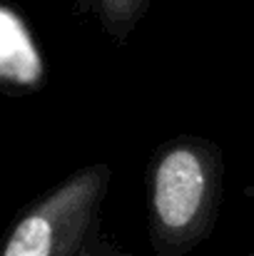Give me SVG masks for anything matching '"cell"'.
<instances>
[{
  "label": "cell",
  "instance_id": "cell-3",
  "mask_svg": "<svg viewBox=\"0 0 254 256\" xmlns=\"http://www.w3.org/2000/svg\"><path fill=\"white\" fill-rule=\"evenodd\" d=\"M92 5L112 35H125L145 15L150 0H92Z\"/></svg>",
  "mask_w": 254,
  "mask_h": 256
},
{
  "label": "cell",
  "instance_id": "cell-4",
  "mask_svg": "<svg viewBox=\"0 0 254 256\" xmlns=\"http://www.w3.org/2000/svg\"><path fill=\"white\" fill-rule=\"evenodd\" d=\"M80 256H105L100 249H95V246H87V249H83V254Z\"/></svg>",
  "mask_w": 254,
  "mask_h": 256
},
{
  "label": "cell",
  "instance_id": "cell-2",
  "mask_svg": "<svg viewBox=\"0 0 254 256\" xmlns=\"http://www.w3.org/2000/svg\"><path fill=\"white\" fill-rule=\"evenodd\" d=\"M212 160L194 144L169 147L152 174V226L160 252L179 256L212 212Z\"/></svg>",
  "mask_w": 254,
  "mask_h": 256
},
{
  "label": "cell",
  "instance_id": "cell-1",
  "mask_svg": "<svg viewBox=\"0 0 254 256\" xmlns=\"http://www.w3.org/2000/svg\"><path fill=\"white\" fill-rule=\"evenodd\" d=\"M110 182V170L87 167L50 189L10 229L0 256H73L85 239Z\"/></svg>",
  "mask_w": 254,
  "mask_h": 256
}]
</instances>
